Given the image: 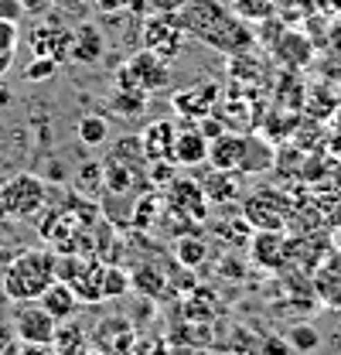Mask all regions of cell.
Returning a JSON list of instances; mask_svg holds the SVG:
<instances>
[{"label": "cell", "mask_w": 341, "mask_h": 355, "mask_svg": "<svg viewBox=\"0 0 341 355\" xmlns=\"http://www.w3.org/2000/svg\"><path fill=\"white\" fill-rule=\"evenodd\" d=\"M174 14L184 35L205 42L222 55H236L256 44V35L246 28V21L236 17L229 7H222V0H184Z\"/></svg>", "instance_id": "cell-1"}, {"label": "cell", "mask_w": 341, "mask_h": 355, "mask_svg": "<svg viewBox=\"0 0 341 355\" xmlns=\"http://www.w3.org/2000/svg\"><path fill=\"white\" fill-rule=\"evenodd\" d=\"M55 266H58V253L55 250H21L3 270V284H0L3 297L14 301V304L38 301L44 294V287L58 280Z\"/></svg>", "instance_id": "cell-2"}, {"label": "cell", "mask_w": 341, "mask_h": 355, "mask_svg": "<svg viewBox=\"0 0 341 355\" xmlns=\"http://www.w3.org/2000/svg\"><path fill=\"white\" fill-rule=\"evenodd\" d=\"M103 188L113 195H137V191L150 188V171H147V157L140 150V137L123 140L103 161Z\"/></svg>", "instance_id": "cell-3"}, {"label": "cell", "mask_w": 341, "mask_h": 355, "mask_svg": "<svg viewBox=\"0 0 341 355\" xmlns=\"http://www.w3.org/2000/svg\"><path fill=\"white\" fill-rule=\"evenodd\" d=\"M48 181L31 171H21V175H10L0 184V209H3V219L14 222H28L38 219L42 209L48 205Z\"/></svg>", "instance_id": "cell-4"}, {"label": "cell", "mask_w": 341, "mask_h": 355, "mask_svg": "<svg viewBox=\"0 0 341 355\" xmlns=\"http://www.w3.org/2000/svg\"><path fill=\"white\" fill-rule=\"evenodd\" d=\"M161 198H164L168 219H181L188 229H202V225H209V198H205L202 181L174 175L168 184L161 188Z\"/></svg>", "instance_id": "cell-5"}, {"label": "cell", "mask_w": 341, "mask_h": 355, "mask_svg": "<svg viewBox=\"0 0 341 355\" xmlns=\"http://www.w3.org/2000/svg\"><path fill=\"white\" fill-rule=\"evenodd\" d=\"M55 273H58V280H65L72 287V294L82 304H99L103 301V273H106V263H99V257L58 253Z\"/></svg>", "instance_id": "cell-6"}, {"label": "cell", "mask_w": 341, "mask_h": 355, "mask_svg": "<svg viewBox=\"0 0 341 355\" xmlns=\"http://www.w3.org/2000/svg\"><path fill=\"white\" fill-rule=\"evenodd\" d=\"M243 216L253 229H287L294 216V202L280 188H253V195L243 198Z\"/></svg>", "instance_id": "cell-7"}, {"label": "cell", "mask_w": 341, "mask_h": 355, "mask_svg": "<svg viewBox=\"0 0 341 355\" xmlns=\"http://www.w3.org/2000/svg\"><path fill=\"white\" fill-rule=\"evenodd\" d=\"M140 42L147 51H154L157 58L174 62L181 55V44H184V28L177 21L174 10H154L143 17V31H140Z\"/></svg>", "instance_id": "cell-8"}, {"label": "cell", "mask_w": 341, "mask_h": 355, "mask_svg": "<svg viewBox=\"0 0 341 355\" xmlns=\"http://www.w3.org/2000/svg\"><path fill=\"white\" fill-rule=\"evenodd\" d=\"M335 253V239L328 229H304L300 236H287V266L294 273H314L317 266L324 263Z\"/></svg>", "instance_id": "cell-9"}, {"label": "cell", "mask_w": 341, "mask_h": 355, "mask_svg": "<svg viewBox=\"0 0 341 355\" xmlns=\"http://www.w3.org/2000/svg\"><path fill=\"white\" fill-rule=\"evenodd\" d=\"M218 99H222V86H218L215 79H198V83H191V86L177 89V92L170 96V106H174V116H177V120L198 123V120H205L209 113H215Z\"/></svg>", "instance_id": "cell-10"}, {"label": "cell", "mask_w": 341, "mask_h": 355, "mask_svg": "<svg viewBox=\"0 0 341 355\" xmlns=\"http://www.w3.org/2000/svg\"><path fill=\"white\" fill-rule=\"evenodd\" d=\"M10 328H14V338H17V342H28V345H51L58 321H55L42 304H28V301H24L21 308L14 311Z\"/></svg>", "instance_id": "cell-11"}, {"label": "cell", "mask_w": 341, "mask_h": 355, "mask_svg": "<svg viewBox=\"0 0 341 355\" xmlns=\"http://www.w3.org/2000/svg\"><path fill=\"white\" fill-rule=\"evenodd\" d=\"M250 260L259 270H287V229H253Z\"/></svg>", "instance_id": "cell-12"}, {"label": "cell", "mask_w": 341, "mask_h": 355, "mask_svg": "<svg viewBox=\"0 0 341 355\" xmlns=\"http://www.w3.org/2000/svg\"><path fill=\"white\" fill-rule=\"evenodd\" d=\"M250 150V133L246 130H222L215 140H209V168L218 171H239Z\"/></svg>", "instance_id": "cell-13"}, {"label": "cell", "mask_w": 341, "mask_h": 355, "mask_svg": "<svg viewBox=\"0 0 341 355\" xmlns=\"http://www.w3.org/2000/svg\"><path fill=\"white\" fill-rule=\"evenodd\" d=\"M270 55H273L287 72H300V69H307L311 58H314V42H311L304 31H297V28H283L280 38L270 44Z\"/></svg>", "instance_id": "cell-14"}, {"label": "cell", "mask_w": 341, "mask_h": 355, "mask_svg": "<svg viewBox=\"0 0 341 355\" xmlns=\"http://www.w3.org/2000/svg\"><path fill=\"white\" fill-rule=\"evenodd\" d=\"M127 72L133 76V83L143 89V92H157V89H168L170 83V62L157 58L154 51L140 48L137 55L127 58Z\"/></svg>", "instance_id": "cell-15"}, {"label": "cell", "mask_w": 341, "mask_h": 355, "mask_svg": "<svg viewBox=\"0 0 341 355\" xmlns=\"http://www.w3.org/2000/svg\"><path fill=\"white\" fill-rule=\"evenodd\" d=\"M209 161V137L202 133L198 123L181 120L177 137H174V164L177 168H198Z\"/></svg>", "instance_id": "cell-16"}, {"label": "cell", "mask_w": 341, "mask_h": 355, "mask_svg": "<svg viewBox=\"0 0 341 355\" xmlns=\"http://www.w3.org/2000/svg\"><path fill=\"white\" fill-rule=\"evenodd\" d=\"M174 137H177V123L174 120H154L140 133V150L147 157V164L154 161H170L174 164Z\"/></svg>", "instance_id": "cell-17"}, {"label": "cell", "mask_w": 341, "mask_h": 355, "mask_svg": "<svg viewBox=\"0 0 341 355\" xmlns=\"http://www.w3.org/2000/svg\"><path fill=\"white\" fill-rule=\"evenodd\" d=\"M311 291H314V297L321 304L341 311V253L338 250L311 273Z\"/></svg>", "instance_id": "cell-18"}, {"label": "cell", "mask_w": 341, "mask_h": 355, "mask_svg": "<svg viewBox=\"0 0 341 355\" xmlns=\"http://www.w3.org/2000/svg\"><path fill=\"white\" fill-rule=\"evenodd\" d=\"M69 44H72V28L62 24H38L31 31V51L38 58H51V62H69Z\"/></svg>", "instance_id": "cell-19"}, {"label": "cell", "mask_w": 341, "mask_h": 355, "mask_svg": "<svg viewBox=\"0 0 341 355\" xmlns=\"http://www.w3.org/2000/svg\"><path fill=\"white\" fill-rule=\"evenodd\" d=\"M96 349L103 355H127L133 349V324L127 318H106L96 328Z\"/></svg>", "instance_id": "cell-20"}, {"label": "cell", "mask_w": 341, "mask_h": 355, "mask_svg": "<svg viewBox=\"0 0 341 355\" xmlns=\"http://www.w3.org/2000/svg\"><path fill=\"white\" fill-rule=\"evenodd\" d=\"M106 51V42H103V31L96 24L82 21L76 31H72V44H69V62H79V65H96Z\"/></svg>", "instance_id": "cell-21"}, {"label": "cell", "mask_w": 341, "mask_h": 355, "mask_svg": "<svg viewBox=\"0 0 341 355\" xmlns=\"http://www.w3.org/2000/svg\"><path fill=\"white\" fill-rule=\"evenodd\" d=\"M38 304H42L55 321H69V318L79 314V304H82V301L72 294V287H69L65 280H55V284L44 287V294L38 297Z\"/></svg>", "instance_id": "cell-22"}, {"label": "cell", "mask_w": 341, "mask_h": 355, "mask_svg": "<svg viewBox=\"0 0 341 355\" xmlns=\"http://www.w3.org/2000/svg\"><path fill=\"white\" fill-rule=\"evenodd\" d=\"M51 352L55 355H85L89 352V331H85L82 321H76V318L58 321L55 338H51Z\"/></svg>", "instance_id": "cell-23"}, {"label": "cell", "mask_w": 341, "mask_h": 355, "mask_svg": "<svg viewBox=\"0 0 341 355\" xmlns=\"http://www.w3.org/2000/svg\"><path fill=\"white\" fill-rule=\"evenodd\" d=\"M202 188H205L209 205H232L239 198V171H218V168H212L205 175V181H202Z\"/></svg>", "instance_id": "cell-24"}, {"label": "cell", "mask_w": 341, "mask_h": 355, "mask_svg": "<svg viewBox=\"0 0 341 355\" xmlns=\"http://www.w3.org/2000/svg\"><path fill=\"white\" fill-rule=\"evenodd\" d=\"M161 205H164V198H161V188H143V191H137V198H133V209H130V225L137 229V232H147L154 222H157V212H161Z\"/></svg>", "instance_id": "cell-25"}, {"label": "cell", "mask_w": 341, "mask_h": 355, "mask_svg": "<svg viewBox=\"0 0 341 355\" xmlns=\"http://www.w3.org/2000/svg\"><path fill=\"white\" fill-rule=\"evenodd\" d=\"M209 229H212L215 239H222L225 246H250V239H253V225H250V219L243 212L236 219H209Z\"/></svg>", "instance_id": "cell-26"}, {"label": "cell", "mask_w": 341, "mask_h": 355, "mask_svg": "<svg viewBox=\"0 0 341 355\" xmlns=\"http://www.w3.org/2000/svg\"><path fill=\"white\" fill-rule=\"evenodd\" d=\"M277 168V150L270 140H263L259 133H250V150H246V161L239 168V175H256V171H270Z\"/></svg>", "instance_id": "cell-27"}, {"label": "cell", "mask_w": 341, "mask_h": 355, "mask_svg": "<svg viewBox=\"0 0 341 355\" xmlns=\"http://www.w3.org/2000/svg\"><path fill=\"white\" fill-rule=\"evenodd\" d=\"M130 291L143 294L147 301H150V297L157 301V297L168 291V277H164V270H157V266H137V270L130 273Z\"/></svg>", "instance_id": "cell-28"}, {"label": "cell", "mask_w": 341, "mask_h": 355, "mask_svg": "<svg viewBox=\"0 0 341 355\" xmlns=\"http://www.w3.org/2000/svg\"><path fill=\"white\" fill-rule=\"evenodd\" d=\"M147 99H150V92H143V89H120L110 96V110L116 113V116H140L143 110H147Z\"/></svg>", "instance_id": "cell-29"}, {"label": "cell", "mask_w": 341, "mask_h": 355, "mask_svg": "<svg viewBox=\"0 0 341 355\" xmlns=\"http://www.w3.org/2000/svg\"><path fill=\"white\" fill-rule=\"evenodd\" d=\"M170 253H174V260L184 266V270H195V266L205 263V257H209V246H205L198 236H181V239L170 246Z\"/></svg>", "instance_id": "cell-30"}, {"label": "cell", "mask_w": 341, "mask_h": 355, "mask_svg": "<svg viewBox=\"0 0 341 355\" xmlns=\"http://www.w3.org/2000/svg\"><path fill=\"white\" fill-rule=\"evenodd\" d=\"M280 7V0H232V14L243 17L246 24H259L266 17H273Z\"/></svg>", "instance_id": "cell-31"}, {"label": "cell", "mask_w": 341, "mask_h": 355, "mask_svg": "<svg viewBox=\"0 0 341 355\" xmlns=\"http://www.w3.org/2000/svg\"><path fill=\"white\" fill-rule=\"evenodd\" d=\"M76 130H79V140H82L85 147H99V144L110 140V123H106V116H99V113L82 116Z\"/></svg>", "instance_id": "cell-32"}, {"label": "cell", "mask_w": 341, "mask_h": 355, "mask_svg": "<svg viewBox=\"0 0 341 355\" xmlns=\"http://www.w3.org/2000/svg\"><path fill=\"white\" fill-rule=\"evenodd\" d=\"M287 342H290V349H294V352L311 355V352H317V345H321V335H317V328H314V324L300 321V324H290V335H287Z\"/></svg>", "instance_id": "cell-33"}, {"label": "cell", "mask_w": 341, "mask_h": 355, "mask_svg": "<svg viewBox=\"0 0 341 355\" xmlns=\"http://www.w3.org/2000/svg\"><path fill=\"white\" fill-rule=\"evenodd\" d=\"M99 188H103V161H85L79 164V171H76V191H82V195H99Z\"/></svg>", "instance_id": "cell-34"}, {"label": "cell", "mask_w": 341, "mask_h": 355, "mask_svg": "<svg viewBox=\"0 0 341 355\" xmlns=\"http://www.w3.org/2000/svg\"><path fill=\"white\" fill-rule=\"evenodd\" d=\"M130 294V273L120 270V266L106 263V273H103V301H116V297H127Z\"/></svg>", "instance_id": "cell-35"}, {"label": "cell", "mask_w": 341, "mask_h": 355, "mask_svg": "<svg viewBox=\"0 0 341 355\" xmlns=\"http://www.w3.org/2000/svg\"><path fill=\"white\" fill-rule=\"evenodd\" d=\"M55 72H58V62H51V58H38V55H35V62L24 69V79H28V83H44V79H51Z\"/></svg>", "instance_id": "cell-36"}, {"label": "cell", "mask_w": 341, "mask_h": 355, "mask_svg": "<svg viewBox=\"0 0 341 355\" xmlns=\"http://www.w3.org/2000/svg\"><path fill=\"white\" fill-rule=\"evenodd\" d=\"M290 342L283 338V335H266V338H259V345H256V355H290Z\"/></svg>", "instance_id": "cell-37"}, {"label": "cell", "mask_w": 341, "mask_h": 355, "mask_svg": "<svg viewBox=\"0 0 341 355\" xmlns=\"http://www.w3.org/2000/svg\"><path fill=\"white\" fill-rule=\"evenodd\" d=\"M14 48H17V21H3L0 17V55L14 58Z\"/></svg>", "instance_id": "cell-38"}, {"label": "cell", "mask_w": 341, "mask_h": 355, "mask_svg": "<svg viewBox=\"0 0 341 355\" xmlns=\"http://www.w3.org/2000/svg\"><path fill=\"white\" fill-rule=\"evenodd\" d=\"M21 14H24L21 0H0V17L3 21H21Z\"/></svg>", "instance_id": "cell-39"}, {"label": "cell", "mask_w": 341, "mask_h": 355, "mask_svg": "<svg viewBox=\"0 0 341 355\" xmlns=\"http://www.w3.org/2000/svg\"><path fill=\"white\" fill-rule=\"evenodd\" d=\"M120 10H127V14H147L150 10V0H120Z\"/></svg>", "instance_id": "cell-40"}, {"label": "cell", "mask_w": 341, "mask_h": 355, "mask_svg": "<svg viewBox=\"0 0 341 355\" xmlns=\"http://www.w3.org/2000/svg\"><path fill=\"white\" fill-rule=\"evenodd\" d=\"M324 150H328L331 157H338V161H341V127H335V130H331V137L324 140Z\"/></svg>", "instance_id": "cell-41"}, {"label": "cell", "mask_w": 341, "mask_h": 355, "mask_svg": "<svg viewBox=\"0 0 341 355\" xmlns=\"http://www.w3.org/2000/svg\"><path fill=\"white\" fill-rule=\"evenodd\" d=\"M17 355H55V352H51V345H28V342H21Z\"/></svg>", "instance_id": "cell-42"}, {"label": "cell", "mask_w": 341, "mask_h": 355, "mask_svg": "<svg viewBox=\"0 0 341 355\" xmlns=\"http://www.w3.org/2000/svg\"><path fill=\"white\" fill-rule=\"evenodd\" d=\"M21 3H24V10H31V14H38V10H44V7H48L51 0H21Z\"/></svg>", "instance_id": "cell-43"}, {"label": "cell", "mask_w": 341, "mask_h": 355, "mask_svg": "<svg viewBox=\"0 0 341 355\" xmlns=\"http://www.w3.org/2000/svg\"><path fill=\"white\" fill-rule=\"evenodd\" d=\"M10 335H14V328H0V349H3V345H7V342H14V338H10Z\"/></svg>", "instance_id": "cell-44"}, {"label": "cell", "mask_w": 341, "mask_h": 355, "mask_svg": "<svg viewBox=\"0 0 341 355\" xmlns=\"http://www.w3.org/2000/svg\"><path fill=\"white\" fill-rule=\"evenodd\" d=\"M7 103H10V89H7L3 83H0V110H3Z\"/></svg>", "instance_id": "cell-45"}, {"label": "cell", "mask_w": 341, "mask_h": 355, "mask_svg": "<svg viewBox=\"0 0 341 355\" xmlns=\"http://www.w3.org/2000/svg\"><path fill=\"white\" fill-rule=\"evenodd\" d=\"M10 62H14V58H10V55H0V76H3V72H7V69H10Z\"/></svg>", "instance_id": "cell-46"}, {"label": "cell", "mask_w": 341, "mask_h": 355, "mask_svg": "<svg viewBox=\"0 0 341 355\" xmlns=\"http://www.w3.org/2000/svg\"><path fill=\"white\" fill-rule=\"evenodd\" d=\"M232 355H253V352H243V349H236V352H232Z\"/></svg>", "instance_id": "cell-47"}, {"label": "cell", "mask_w": 341, "mask_h": 355, "mask_svg": "<svg viewBox=\"0 0 341 355\" xmlns=\"http://www.w3.org/2000/svg\"><path fill=\"white\" fill-rule=\"evenodd\" d=\"M335 229H338V236H341V222H338V225H335Z\"/></svg>", "instance_id": "cell-48"}, {"label": "cell", "mask_w": 341, "mask_h": 355, "mask_svg": "<svg viewBox=\"0 0 341 355\" xmlns=\"http://www.w3.org/2000/svg\"><path fill=\"white\" fill-rule=\"evenodd\" d=\"M0 222H3V209H0Z\"/></svg>", "instance_id": "cell-49"}]
</instances>
